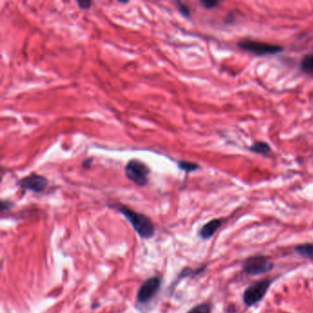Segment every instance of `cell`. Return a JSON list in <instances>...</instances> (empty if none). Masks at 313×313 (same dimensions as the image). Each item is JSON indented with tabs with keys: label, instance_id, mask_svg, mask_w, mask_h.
Returning a JSON list of instances; mask_svg holds the SVG:
<instances>
[{
	"label": "cell",
	"instance_id": "9a60e30c",
	"mask_svg": "<svg viewBox=\"0 0 313 313\" xmlns=\"http://www.w3.org/2000/svg\"><path fill=\"white\" fill-rule=\"evenodd\" d=\"M201 4L207 9H210V8H215L216 6L219 5V1H215V0H202L201 1Z\"/></svg>",
	"mask_w": 313,
	"mask_h": 313
},
{
	"label": "cell",
	"instance_id": "ba28073f",
	"mask_svg": "<svg viewBox=\"0 0 313 313\" xmlns=\"http://www.w3.org/2000/svg\"><path fill=\"white\" fill-rule=\"evenodd\" d=\"M222 224L221 220L213 219L203 225L199 232V236L203 240H208L211 238Z\"/></svg>",
	"mask_w": 313,
	"mask_h": 313
},
{
	"label": "cell",
	"instance_id": "7c38bea8",
	"mask_svg": "<svg viewBox=\"0 0 313 313\" xmlns=\"http://www.w3.org/2000/svg\"><path fill=\"white\" fill-rule=\"evenodd\" d=\"M178 167L185 171L186 173H191L196 170H198L200 166L196 163L193 162H189V161H179L178 162Z\"/></svg>",
	"mask_w": 313,
	"mask_h": 313
},
{
	"label": "cell",
	"instance_id": "8fae6325",
	"mask_svg": "<svg viewBox=\"0 0 313 313\" xmlns=\"http://www.w3.org/2000/svg\"><path fill=\"white\" fill-rule=\"evenodd\" d=\"M301 70L307 74H313V54L307 55L300 62Z\"/></svg>",
	"mask_w": 313,
	"mask_h": 313
},
{
	"label": "cell",
	"instance_id": "4fadbf2b",
	"mask_svg": "<svg viewBox=\"0 0 313 313\" xmlns=\"http://www.w3.org/2000/svg\"><path fill=\"white\" fill-rule=\"evenodd\" d=\"M186 313H211L210 306L207 303H201L199 305L193 307L191 310H189Z\"/></svg>",
	"mask_w": 313,
	"mask_h": 313
},
{
	"label": "cell",
	"instance_id": "8992f818",
	"mask_svg": "<svg viewBox=\"0 0 313 313\" xmlns=\"http://www.w3.org/2000/svg\"><path fill=\"white\" fill-rule=\"evenodd\" d=\"M161 287V279L158 276H152L145 280L137 292V301L141 304H146L159 291Z\"/></svg>",
	"mask_w": 313,
	"mask_h": 313
},
{
	"label": "cell",
	"instance_id": "2e32d148",
	"mask_svg": "<svg viewBox=\"0 0 313 313\" xmlns=\"http://www.w3.org/2000/svg\"><path fill=\"white\" fill-rule=\"evenodd\" d=\"M92 2L91 1H77V5L79 8H82V9H89V8H91L92 6Z\"/></svg>",
	"mask_w": 313,
	"mask_h": 313
},
{
	"label": "cell",
	"instance_id": "6da1fadb",
	"mask_svg": "<svg viewBox=\"0 0 313 313\" xmlns=\"http://www.w3.org/2000/svg\"><path fill=\"white\" fill-rule=\"evenodd\" d=\"M110 207L118 210L124 217L126 218L132 226V228L134 229V231L143 239H150L154 235L155 229H154L153 221L150 218L121 204H115V205H111Z\"/></svg>",
	"mask_w": 313,
	"mask_h": 313
},
{
	"label": "cell",
	"instance_id": "9c48e42d",
	"mask_svg": "<svg viewBox=\"0 0 313 313\" xmlns=\"http://www.w3.org/2000/svg\"><path fill=\"white\" fill-rule=\"evenodd\" d=\"M295 252L298 256L313 261V243H303L295 247Z\"/></svg>",
	"mask_w": 313,
	"mask_h": 313
},
{
	"label": "cell",
	"instance_id": "52a82bcc",
	"mask_svg": "<svg viewBox=\"0 0 313 313\" xmlns=\"http://www.w3.org/2000/svg\"><path fill=\"white\" fill-rule=\"evenodd\" d=\"M48 179L46 177L37 174L27 176L18 182V185L21 189L30 190L34 193L43 192L48 186Z\"/></svg>",
	"mask_w": 313,
	"mask_h": 313
},
{
	"label": "cell",
	"instance_id": "5b68a950",
	"mask_svg": "<svg viewBox=\"0 0 313 313\" xmlns=\"http://www.w3.org/2000/svg\"><path fill=\"white\" fill-rule=\"evenodd\" d=\"M274 264L263 256H255L247 258L242 264V271L249 276H258L268 273L273 269Z\"/></svg>",
	"mask_w": 313,
	"mask_h": 313
},
{
	"label": "cell",
	"instance_id": "ac0fdd59",
	"mask_svg": "<svg viewBox=\"0 0 313 313\" xmlns=\"http://www.w3.org/2000/svg\"><path fill=\"white\" fill-rule=\"evenodd\" d=\"M91 164H92V160H91V159H87V160H85L83 162V167H85V168L87 169L90 168Z\"/></svg>",
	"mask_w": 313,
	"mask_h": 313
},
{
	"label": "cell",
	"instance_id": "3957f363",
	"mask_svg": "<svg viewBox=\"0 0 313 313\" xmlns=\"http://www.w3.org/2000/svg\"><path fill=\"white\" fill-rule=\"evenodd\" d=\"M238 46L251 54H254L258 56L267 55H276L283 51V47L277 44L267 43L260 40L242 39L238 42Z\"/></svg>",
	"mask_w": 313,
	"mask_h": 313
},
{
	"label": "cell",
	"instance_id": "277c9868",
	"mask_svg": "<svg viewBox=\"0 0 313 313\" xmlns=\"http://www.w3.org/2000/svg\"><path fill=\"white\" fill-rule=\"evenodd\" d=\"M272 280L265 278L253 283L251 286L245 289L242 295V300L245 306L252 307L260 302L268 292Z\"/></svg>",
	"mask_w": 313,
	"mask_h": 313
},
{
	"label": "cell",
	"instance_id": "e0dca14e",
	"mask_svg": "<svg viewBox=\"0 0 313 313\" xmlns=\"http://www.w3.org/2000/svg\"><path fill=\"white\" fill-rule=\"evenodd\" d=\"M12 206H13V204L11 202L8 201H1V211L4 212L6 210H8Z\"/></svg>",
	"mask_w": 313,
	"mask_h": 313
},
{
	"label": "cell",
	"instance_id": "7a4b0ae2",
	"mask_svg": "<svg viewBox=\"0 0 313 313\" xmlns=\"http://www.w3.org/2000/svg\"><path fill=\"white\" fill-rule=\"evenodd\" d=\"M124 171L129 180L133 182L135 185L139 186L147 185L150 169L144 162L137 159L129 160L125 166Z\"/></svg>",
	"mask_w": 313,
	"mask_h": 313
},
{
	"label": "cell",
	"instance_id": "5bb4252c",
	"mask_svg": "<svg viewBox=\"0 0 313 313\" xmlns=\"http://www.w3.org/2000/svg\"><path fill=\"white\" fill-rule=\"evenodd\" d=\"M177 5L179 12H180L183 16H190V8H188V7L185 5V3L180 2V1H177Z\"/></svg>",
	"mask_w": 313,
	"mask_h": 313
},
{
	"label": "cell",
	"instance_id": "30bf717a",
	"mask_svg": "<svg viewBox=\"0 0 313 313\" xmlns=\"http://www.w3.org/2000/svg\"><path fill=\"white\" fill-rule=\"evenodd\" d=\"M251 152L259 153V154H268L271 152V147L265 142H257L249 147Z\"/></svg>",
	"mask_w": 313,
	"mask_h": 313
}]
</instances>
